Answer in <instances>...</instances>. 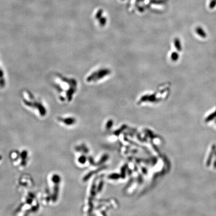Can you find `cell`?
<instances>
[{
    "instance_id": "cell-1",
    "label": "cell",
    "mask_w": 216,
    "mask_h": 216,
    "mask_svg": "<svg viewBox=\"0 0 216 216\" xmlns=\"http://www.w3.org/2000/svg\"><path fill=\"white\" fill-rule=\"evenodd\" d=\"M52 87L61 101L70 102L77 91V83L73 78L57 74L53 77Z\"/></svg>"
},
{
    "instance_id": "cell-2",
    "label": "cell",
    "mask_w": 216,
    "mask_h": 216,
    "mask_svg": "<svg viewBox=\"0 0 216 216\" xmlns=\"http://www.w3.org/2000/svg\"><path fill=\"white\" fill-rule=\"evenodd\" d=\"M24 103L27 106L30 107H37L40 111L41 114H45L46 110L41 102H37L33 94L29 90H25L22 93Z\"/></svg>"
},
{
    "instance_id": "cell-3",
    "label": "cell",
    "mask_w": 216,
    "mask_h": 216,
    "mask_svg": "<svg viewBox=\"0 0 216 216\" xmlns=\"http://www.w3.org/2000/svg\"><path fill=\"white\" fill-rule=\"evenodd\" d=\"M204 163L206 167L212 171L216 170V144L212 145L208 149Z\"/></svg>"
},
{
    "instance_id": "cell-4",
    "label": "cell",
    "mask_w": 216,
    "mask_h": 216,
    "mask_svg": "<svg viewBox=\"0 0 216 216\" xmlns=\"http://www.w3.org/2000/svg\"><path fill=\"white\" fill-rule=\"evenodd\" d=\"M204 122L208 126L216 130V110L206 117Z\"/></svg>"
},
{
    "instance_id": "cell-5",
    "label": "cell",
    "mask_w": 216,
    "mask_h": 216,
    "mask_svg": "<svg viewBox=\"0 0 216 216\" xmlns=\"http://www.w3.org/2000/svg\"><path fill=\"white\" fill-rule=\"evenodd\" d=\"M6 85L5 72L0 66V89H3Z\"/></svg>"
},
{
    "instance_id": "cell-6",
    "label": "cell",
    "mask_w": 216,
    "mask_h": 216,
    "mask_svg": "<svg viewBox=\"0 0 216 216\" xmlns=\"http://www.w3.org/2000/svg\"><path fill=\"white\" fill-rule=\"evenodd\" d=\"M196 32L200 37L202 38H206L207 37V34L205 30L202 27H197L196 29Z\"/></svg>"
}]
</instances>
